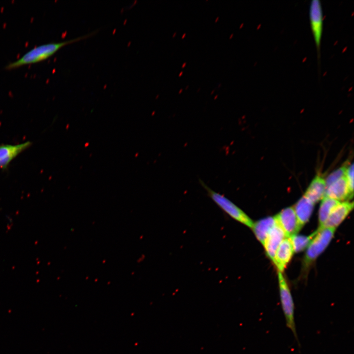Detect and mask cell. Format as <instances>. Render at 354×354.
I'll list each match as a JSON object with an SVG mask.
<instances>
[{"instance_id":"6da1fadb","label":"cell","mask_w":354,"mask_h":354,"mask_svg":"<svg viewBox=\"0 0 354 354\" xmlns=\"http://www.w3.org/2000/svg\"><path fill=\"white\" fill-rule=\"evenodd\" d=\"M94 32L88 34L58 42L44 43L34 47L25 53L18 59L7 63L5 66L6 70H12L22 66L36 63L49 58L63 47L87 38L93 35Z\"/></svg>"},{"instance_id":"7a4b0ae2","label":"cell","mask_w":354,"mask_h":354,"mask_svg":"<svg viewBox=\"0 0 354 354\" xmlns=\"http://www.w3.org/2000/svg\"><path fill=\"white\" fill-rule=\"evenodd\" d=\"M199 181L208 197L225 213L235 220L250 228H252L254 222L241 208L223 195L211 189L202 180Z\"/></svg>"},{"instance_id":"3957f363","label":"cell","mask_w":354,"mask_h":354,"mask_svg":"<svg viewBox=\"0 0 354 354\" xmlns=\"http://www.w3.org/2000/svg\"><path fill=\"white\" fill-rule=\"evenodd\" d=\"M318 232L308 246L303 260V267L307 270L327 247L335 233V228H324Z\"/></svg>"},{"instance_id":"277c9868","label":"cell","mask_w":354,"mask_h":354,"mask_svg":"<svg viewBox=\"0 0 354 354\" xmlns=\"http://www.w3.org/2000/svg\"><path fill=\"white\" fill-rule=\"evenodd\" d=\"M280 303L284 315L287 327L289 328L297 340L295 321V304L291 290L282 272H278Z\"/></svg>"},{"instance_id":"5b68a950","label":"cell","mask_w":354,"mask_h":354,"mask_svg":"<svg viewBox=\"0 0 354 354\" xmlns=\"http://www.w3.org/2000/svg\"><path fill=\"white\" fill-rule=\"evenodd\" d=\"M309 17L317 54L318 57H320L324 28V15L320 0H312L310 1Z\"/></svg>"},{"instance_id":"8992f818","label":"cell","mask_w":354,"mask_h":354,"mask_svg":"<svg viewBox=\"0 0 354 354\" xmlns=\"http://www.w3.org/2000/svg\"><path fill=\"white\" fill-rule=\"evenodd\" d=\"M274 217L284 232L286 237L296 235L302 228L293 207H288L282 210Z\"/></svg>"},{"instance_id":"52a82bcc","label":"cell","mask_w":354,"mask_h":354,"mask_svg":"<svg viewBox=\"0 0 354 354\" xmlns=\"http://www.w3.org/2000/svg\"><path fill=\"white\" fill-rule=\"evenodd\" d=\"M32 143L27 141L18 145H0V169H6L10 163L19 154L31 146Z\"/></svg>"},{"instance_id":"ba28073f","label":"cell","mask_w":354,"mask_h":354,"mask_svg":"<svg viewBox=\"0 0 354 354\" xmlns=\"http://www.w3.org/2000/svg\"><path fill=\"white\" fill-rule=\"evenodd\" d=\"M353 207L354 203L353 202H350L349 201H345L340 202L332 209L326 221L320 230L324 228L336 229L345 219Z\"/></svg>"},{"instance_id":"9c48e42d","label":"cell","mask_w":354,"mask_h":354,"mask_svg":"<svg viewBox=\"0 0 354 354\" xmlns=\"http://www.w3.org/2000/svg\"><path fill=\"white\" fill-rule=\"evenodd\" d=\"M286 236L282 228L277 223L271 228L264 244L267 255L274 262L276 251Z\"/></svg>"},{"instance_id":"30bf717a","label":"cell","mask_w":354,"mask_h":354,"mask_svg":"<svg viewBox=\"0 0 354 354\" xmlns=\"http://www.w3.org/2000/svg\"><path fill=\"white\" fill-rule=\"evenodd\" d=\"M324 197L339 202L352 198L353 194L350 191L346 176L343 177L327 187Z\"/></svg>"},{"instance_id":"8fae6325","label":"cell","mask_w":354,"mask_h":354,"mask_svg":"<svg viewBox=\"0 0 354 354\" xmlns=\"http://www.w3.org/2000/svg\"><path fill=\"white\" fill-rule=\"evenodd\" d=\"M294 251L289 237H285L279 245L274 257L273 263L279 272H282L291 260Z\"/></svg>"},{"instance_id":"7c38bea8","label":"cell","mask_w":354,"mask_h":354,"mask_svg":"<svg viewBox=\"0 0 354 354\" xmlns=\"http://www.w3.org/2000/svg\"><path fill=\"white\" fill-rule=\"evenodd\" d=\"M326 184L324 179L319 175L312 180L304 195L314 204L324 197Z\"/></svg>"},{"instance_id":"4fadbf2b","label":"cell","mask_w":354,"mask_h":354,"mask_svg":"<svg viewBox=\"0 0 354 354\" xmlns=\"http://www.w3.org/2000/svg\"><path fill=\"white\" fill-rule=\"evenodd\" d=\"M314 206V204L304 196L295 204L294 209L301 227L309 221Z\"/></svg>"},{"instance_id":"5bb4252c","label":"cell","mask_w":354,"mask_h":354,"mask_svg":"<svg viewBox=\"0 0 354 354\" xmlns=\"http://www.w3.org/2000/svg\"><path fill=\"white\" fill-rule=\"evenodd\" d=\"M275 217H267L254 222L251 228L258 240L264 245L266 237L276 224Z\"/></svg>"},{"instance_id":"9a60e30c","label":"cell","mask_w":354,"mask_h":354,"mask_svg":"<svg viewBox=\"0 0 354 354\" xmlns=\"http://www.w3.org/2000/svg\"><path fill=\"white\" fill-rule=\"evenodd\" d=\"M340 202L324 197L322 200L319 210V226L318 230L322 228L326 221L332 209Z\"/></svg>"},{"instance_id":"2e32d148","label":"cell","mask_w":354,"mask_h":354,"mask_svg":"<svg viewBox=\"0 0 354 354\" xmlns=\"http://www.w3.org/2000/svg\"><path fill=\"white\" fill-rule=\"evenodd\" d=\"M317 232L316 230L307 236L295 235L290 237L294 252H299L304 250L308 246Z\"/></svg>"},{"instance_id":"e0dca14e","label":"cell","mask_w":354,"mask_h":354,"mask_svg":"<svg viewBox=\"0 0 354 354\" xmlns=\"http://www.w3.org/2000/svg\"><path fill=\"white\" fill-rule=\"evenodd\" d=\"M348 164L344 165L330 174L327 177L325 181L326 188L345 176Z\"/></svg>"},{"instance_id":"ac0fdd59","label":"cell","mask_w":354,"mask_h":354,"mask_svg":"<svg viewBox=\"0 0 354 354\" xmlns=\"http://www.w3.org/2000/svg\"><path fill=\"white\" fill-rule=\"evenodd\" d=\"M346 177L348 182L350 191L352 194L354 192V165L352 163L348 166L346 174Z\"/></svg>"},{"instance_id":"d6986e66","label":"cell","mask_w":354,"mask_h":354,"mask_svg":"<svg viewBox=\"0 0 354 354\" xmlns=\"http://www.w3.org/2000/svg\"><path fill=\"white\" fill-rule=\"evenodd\" d=\"M182 73H183V71H181V72L179 73V76H180L182 75Z\"/></svg>"},{"instance_id":"ffe728a7","label":"cell","mask_w":354,"mask_h":354,"mask_svg":"<svg viewBox=\"0 0 354 354\" xmlns=\"http://www.w3.org/2000/svg\"><path fill=\"white\" fill-rule=\"evenodd\" d=\"M186 65V62L184 63V64L182 65V67H184V66Z\"/></svg>"},{"instance_id":"44dd1931","label":"cell","mask_w":354,"mask_h":354,"mask_svg":"<svg viewBox=\"0 0 354 354\" xmlns=\"http://www.w3.org/2000/svg\"><path fill=\"white\" fill-rule=\"evenodd\" d=\"M185 34H186L185 33H184V34H183V35H182V38H183L184 37V36L185 35Z\"/></svg>"},{"instance_id":"7402d4cb","label":"cell","mask_w":354,"mask_h":354,"mask_svg":"<svg viewBox=\"0 0 354 354\" xmlns=\"http://www.w3.org/2000/svg\"><path fill=\"white\" fill-rule=\"evenodd\" d=\"M218 18H219V17H217L215 20V22H216L218 20Z\"/></svg>"},{"instance_id":"603a6c76","label":"cell","mask_w":354,"mask_h":354,"mask_svg":"<svg viewBox=\"0 0 354 354\" xmlns=\"http://www.w3.org/2000/svg\"><path fill=\"white\" fill-rule=\"evenodd\" d=\"M233 34H232L229 38H231L233 36Z\"/></svg>"},{"instance_id":"cb8c5ba5","label":"cell","mask_w":354,"mask_h":354,"mask_svg":"<svg viewBox=\"0 0 354 354\" xmlns=\"http://www.w3.org/2000/svg\"><path fill=\"white\" fill-rule=\"evenodd\" d=\"M176 32H175V33H174V35H173V36H175V35H176Z\"/></svg>"},{"instance_id":"d4e9b609","label":"cell","mask_w":354,"mask_h":354,"mask_svg":"<svg viewBox=\"0 0 354 354\" xmlns=\"http://www.w3.org/2000/svg\"><path fill=\"white\" fill-rule=\"evenodd\" d=\"M182 90V89H181L180 90V91H179V92H181Z\"/></svg>"}]
</instances>
